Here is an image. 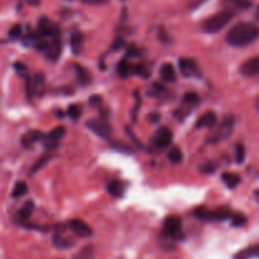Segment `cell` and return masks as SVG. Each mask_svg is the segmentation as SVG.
I'll list each match as a JSON object with an SVG mask.
<instances>
[{"label":"cell","mask_w":259,"mask_h":259,"mask_svg":"<svg viewBox=\"0 0 259 259\" xmlns=\"http://www.w3.org/2000/svg\"><path fill=\"white\" fill-rule=\"evenodd\" d=\"M259 37V28L252 23H238L234 27L230 28L228 32L227 39L228 45L233 47L242 48L249 46Z\"/></svg>","instance_id":"6da1fadb"},{"label":"cell","mask_w":259,"mask_h":259,"mask_svg":"<svg viewBox=\"0 0 259 259\" xmlns=\"http://www.w3.org/2000/svg\"><path fill=\"white\" fill-rule=\"evenodd\" d=\"M233 14L229 10H224V12H220L218 14L212 15V17L207 18L204 23H202V30L210 34H214V33L220 32L222 29H224L230 22H232Z\"/></svg>","instance_id":"7a4b0ae2"},{"label":"cell","mask_w":259,"mask_h":259,"mask_svg":"<svg viewBox=\"0 0 259 259\" xmlns=\"http://www.w3.org/2000/svg\"><path fill=\"white\" fill-rule=\"evenodd\" d=\"M86 126L89 128V131L93 132L95 136L100 137L103 139H108L110 138L111 136V126L109 125L106 121L101 120V119H91L86 123Z\"/></svg>","instance_id":"3957f363"},{"label":"cell","mask_w":259,"mask_h":259,"mask_svg":"<svg viewBox=\"0 0 259 259\" xmlns=\"http://www.w3.org/2000/svg\"><path fill=\"white\" fill-rule=\"evenodd\" d=\"M233 125H234V120L232 118L225 119L222 123V125H219V128L214 132V134L211 137H209V142L217 143V142L224 141L225 138H228L232 134Z\"/></svg>","instance_id":"277c9868"},{"label":"cell","mask_w":259,"mask_h":259,"mask_svg":"<svg viewBox=\"0 0 259 259\" xmlns=\"http://www.w3.org/2000/svg\"><path fill=\"white\" fill-rule=\"evenodd\" d=\"M181 228H182V220L179 217H168L164 220L163 230L164 234L168 235L171 238H180L181 235Z\"/></svg>","instance_id":"5b68a950"},{"label":"cell","mask_w":259,"mask_h":259,"mask_svg":"<svg viewBox=\"0 0 259 259\" xmlns=\"http://www.w3.org/2000/svg\"><path fill=\"white\" fill-rule=\"evenodd\" d=\"M65 128L63 126H57V128L53 129L52 132L48 133V136H46L45 138V146L47 149H53L60 144V142L62 141V138L65 137Z\"/></svg>","instance_id":"8992f818"},{"label":"cell","mask_w":259,"mask_h":259,"mask_svg":"<svg viewBox=\"0 0 259 259\" xmlns=\"http://www.w3.org/2000/svg\"><path fill=\"white\" fill-rule=\"evenodd\" d=\"M172 138H174L172 132L169 131L168 128H162L156 133V136H154L153 138V142L154 144H156L157 148L163 149V148H167V147L172 143Z\"/></svg>","instance_id":"52a82bcc"},{"label":"cell","mask_w":259,"mask_h":259,"mask_svg":"<svg viewBox=\"0 0 259 259\" xmlns=\"http://www.w3.org/2000/svg\"><path fill=\"white\" fill-rule=\"evenodd\" d=\"M70 228L73 232V234L77 235V237L80 238H88L93 234V229H91V228L81 219L71 220Z\"/></svg>","instance_id":"ba28073f"},{"label":"cell","mask_w":259,"mask_h":259,"mask_svg":"<svg viewBox=\"0 0 259 259\" xmlns=\"http://www.w3.org/2000/svg\"><path fill=\"white\" fill-rule=\"evenodd\" d=\"M240 72L248 77H253V76L259 75V56L249 58L245 61L242 66H240Z\"/></svg>","instance_id":"9c48e42d"},{"label":"cell","mask_w":259,"mask_h":259,"mask_svg":"<svg viewBox=\"0 0 259 259\" xmlns=\"http://www.w3.org/2000/svg\"><path fill=\"white\" fill-rule=\"evenodd\" d=\"M217 120L218 116L214 111H206V113L202 114L201 116H199V119L196 120V124H195V128H211V126L215 125Z\"/></svg>","instance_id":"30bf717a"},{"label":"cell","mask_w":259,"mask_h":259,"mask_svg":"<svg viewBox=\"0 0 259 259\" xmlns=\"http://www.w3.org/2000/svg\"><path fill=\"white\" fill-rule=\"evenodd\" d=\"M179 66L182 75L187 76V77H190V76H195L199 73V67H197L196 62L192 60H180Z\"/></svg>","instance_id":"8fae6325"},{"label":"cell","mask_w":259,"mask_h":259,"mask_svg":"<svg viewBox=\"0 0 259 259\" xmlns=\"http://www.w3.org/2000/svg\"><path fill=\"white\" fill-rule=\"evenodd\" d=\"M52 243L56 248H60V249H67V248L73 247L75 244V240L71 239V238L65 237L61 233H56L52 238Z\"/></svg>","instance_id":"7c38bea8"},{"label":"cell","mask_w":259,"mask_h":259,"mask_svg":"<svg viewBox=\"0 0 259 259\" xmlns=\"http://www.w3.org/2000/svg\"><path fill=\"white\" fill-rule=\"evenodd\" d=\"M159 72H161L162 80L166 81V82H175L176 81L177 73L171 63H164V65H162Z\"/></svg>","instance_id":"4fadbf2b"},{"label":"cell","mask_w":259,"mask_h":259,"mask_svg":"<svg viewBox=\"0 0 259 259\" xmlns=\"http://www.w3.org/2000/svg\"><path fill=\"white\" fill-rule=\"evenodd\" d=\"M70 45H71V51H72L73 55H78L82 50L83 46V37L80 32H75L71 34V39H70Z\"/></svg>","instance_id":"5bb4252c"},{"label":"cell","mask_w":259,"mask_h":259,"mask_svg":"<svg viewBox=\"0 0 259 259\" xmlns=\"http://www.w3.org/2000/svg\"><path fill=\"white\" fill-rule=\"evenodd\" d=\"M95 248H94V245L89 244L85 245L82 249L78 250V253H76L72 259H95Z\"/></svg>","instance_id":"9a60e30c"},{"label":"cell","mask_w":259,"mask_h":259,"mask_svg":"<svg viewBox=\"0 0 259 259\" xmlns=\"http://www.w3.org/2000/svg\"><path fill=\"white\" fill-rule=\"evenodd\" d=\"M222 179L229 189H235L240 184V177L237 174H232V172H225V174H223Z\"/></svg>","instance_id":"2e32d148"},{"label":"cell","mask_w":259,"mask_h":259,"mask_svg":"<svg viewBox=\"0 0 259 259\" xmlns=\"http://www.w3.org/2000/svg\"><path fill=\"white\" fill-rule=\"evenodd\" d=\"M106 191L114 197H120L124 192V185L119 181H111L106 186Z\"/></svg>","instance_id":"e0dca14e"},{"label":"cell","mask_w":259,"mask_h":259,"mask_svg":"<svg viewBox=\"0 0 259 259\" xmlns=\"http://www.w3.org/2000/svg\"><path fill=\"white\" fill-rule=\"evenodd\" d=\"M194 215L197 218V219L201 220V222H214L215 220L214 211H210V210L204 209V207L195 210Z\"/></svg>","instance_id":"ac0fdd59"},{"label":"cell","mask_w":259,"mask_h":259,"mask_svg":"<svg viewBox=\"0 0 259 259\" xmlns=\"http://www.w3.org/2000/svg\"><path fill=\"white\" fill-rule=\"evenodd\" d=\"M76 75H77V81L81 85H88V83H90V72L86 68H83L82 66H76Z\"/></svg>","instance_id":"d6986e66"},{"label":"cell","mask_w":259,"mask_h":259,"mask_svg":"<svg viewBox=\"0 0 259 259\" xmlns=\"http://www.w3.org/2000/svg\"><path fill=\"white\" fill-rule=\"evenodd\" d=\"M42 137H43V134L40 133V132H37V131L29 132V133H27L22 138V143L24 144L25 147H29V146H32V144L34 143V142L39 141V139L42 138Z\"/></svg>","instance_id":"ffe728a7"},{"label":"cell","mask_w":259,"mask_h":259,"mask_svg":"<svg viewBox=\"0 0 259 259\" xmlns=\"http://www.w3.org/2000/svg\"><path fill=\"white\" fill-rule=\"evenodd\" d=\"M27 192H28L27 184H25V182H23V181H19V182H17V184H15L14 189H13V194L12 195H13V197H14V199H19V197L27 195Z\"/></svg>","instance_id":"44dd1931"},{"label":"cell","mask_w":259,"mask_h":259,"mask_svg":"<svg viewBox=\"0 0 259 259\" xmlns=\"http://www.w3.org/2000/svg\"><path fill=\"white\" fill-rule=\"evenodd\" d=\"M182 158H184V154H182V151L177 147L172 148L168 153V159L171 163L177 164V163H181Z\"/></svg>","instance_id":"7402d4cb"},{"label":"cell","mask_w":259,"mask_h":259,"mask_svg":"<svg viewBox=\"0 0 259 259\" xmlns=\"http://www.w3.org/2000/svg\"><path fill=\"white\" fill-rule=\"evenodd\" d=\"M33 210H34V202L27 201L23 205L22 209L19 210V217L22 218V219H28V218L33 214Z\"/></svg>","instance_id":"603a6c76"},{"label":"cell","mask_w":259,"mask_h":259,"mask_svg":"<svg viewBox=\"0 0 259 259\" xmlns=\"http://www.w3.org/2000/svg\"><path fill=\"white\" fill-rule=\"evenodd\" d=\"M253 257L259 258V247L249 248V249H247V250H244V252L239 253V254L237 255V258H235V259H249V258H253Z\"/></svg>","instance_id":"cb8c5ba5"},{"label":"cell","mask_w":259,"mask_h":259,"mask_svg":"<svg viewBox=\"0 0 259 259\" xmlns=\"http://www.w3.org/2000/svg\"><path fill=\"white\" fill-rule=\"evenodd\" d=\"M67 114L72 120H77V119L81 116V108L77 105H70L68 106Z\"/></svg>","instance_id":"d4e9b609"},{"label":"cell","mask_w":259,"mask_h":259,"mask_svg":"<svg viewBox=\"0 0 259 259\" xmlns=\"http://www.w3.org/2000/svg\"><path fill=\"white\" fill-rule=\"evenodd\" d=\"M245 158V149L242 144H238L235 147V159H237V163H243Z\"/></svg>","instance_id":"484cf974"},{"label":"cell","mask_w":259,"mask_h":259,"mask_svg":"<svg viewBox=\"0 0 259 259\" xmlns=\"http://www.w3.org/2000/svg\"><path fill=\"white\" fill-rule=\"evenodd\" d=\"M247 223V218L243 214H235L233 217V225L234 227H243Z\"/></svg>","instance_id":"4316f807"},{"label":"cell","mask_w":259,"mask_h":259,"mask_svg":"<svg viewBox=\"0 0 259 259\" xmlns=\"http://www.w3.org/2000/svg\"><path fill=\"white\" fill-rule=\"evenodd\" d=\"M47 161H50V156L42 157V158H40L39 161H38L37 163H35L34 166H33L32 174H35V172H37V171H39V168H42V166H43V164H45Z\"/></svg>","instance_id":"83f0119b"},{"label":"cell","mask_w":259,"mask_h":259,"mask_svg":"<svg viewBox=\"0 0 259 259\" xmlns=\"http://www.w3.org/2000/svg\"><path fill=\"white\" fill-rule=\"evenodd\" d=\"M83 4L88 5H94V7H100V5H105L108 4L110 0H81Z\"/></svg>","instance_id":"f1b7e54d"},{"label":"cell","mask_w":259,"mask_h":259,"mask_svg":"<svg viewBox=\"0 0 259 259\" xmlns=\"http://www.w3.org/2000/svg\"><path fill=\"white\" fill-rule=\"evenodd\" d=\"M114 147L116 148V151H120V152H125V153H133V151H132V148L129 146H126V144L124 143H116L114 144Z\"/></svg>","instance_id":"f546056e"},{"label":"cell","mask_w":259,"mask_h":259,"mask_svg":"<svg viewBox=\"0 0 259 259\" xmlns=\"http://www.w3.org/2000/svg\"><path fill=\"white\" fill-rule=\"evenodd\" d=\"M230 2H232L233 4L238 5V7H240V8L250 7V2H249V0H230Z\"/></svg>","instance_id":"4dcf8cb0"},{"label":"cell","mask_w":259,"mask_h":259,"mask_svg":"<svg viewBox=\"0 0 259 259\" xmlns=\"http://www.w3.org/2000/svg\"><path fill=\"white\" fill-rule=\"evenodd\" d=\"M185 101H187V103H197V101H199V98H197L196 94H187V95L185 96Z\"/></svg>","instance_id":"1f68e13d"},{"label":"cell","mask_w":259,"mask_h":259,"mask_svg":"<svg viewBox=\"0 0 259 259\" xmlns=\"http://www.w3.org/2000/svg\"><path fill=\"white\" fill-rule=\"evenodd\" d=\"M22 33V28H20V25H15V27H13V29L10 30V37H18V35Z\"/></svg>","instance_id":"d6a6232c"}]
</instances>
